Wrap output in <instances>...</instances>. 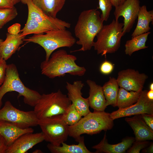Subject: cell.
Returning a JSON list of instances; mask_svg holds the SVG:
<instances>
[{
	"instance_id": "4",
	"label": "cell",
	"mask_w": 153,
	"mask_h": 153,
	"mask_svg": "<svg viewBox=\"0 0 153 153\" xmlns=\"http://www.w3.org/2000/svg\"><path fill=\"white\" fill-rule=\"evenodd\" d=\"M12 91L18 93V97L23 96L24 103L32 107L38 102L41 95L37 91L25 86L20 79L16 66L13 63L7 65L5 79L0 87V109L3 96Z\"/></svg>"
},
{
	"instance_id": "28",
	"label": "cell",
	"mask_w": 153,
	"mask_h": 153,
	"mask_svg": "<svg viewBox=\"0 0 153 153\" xmlns=\"http://www.w3.org/2000/svg\"><path fill=\"white\" fill-rule=\"evenodd\" d=\"M62 119L69 126L76 124L82 118V116L72 103L66 112L61 115Z\"/></svg>"
},
{
	"instance_id": "41",
	"label": "cell",
	"mask_w": 153,
	"mask_h": 153,
	"mask_svg": "<svg viewBox=\"0 0 153 153\" xmlns=\"http://www.w3.org/2000/svg\"><path fill=\"white\" fill-rule=\"evenodd\" d=\"M3 41V40L0 39V60L2 58L1 46V43Z\"/></svg>"
},
{
	"instance_id": "16",
	"label": "cell",
	"mask_w": 153,
	"mask_h": 153,
	"mask_svg": "<svg viewBox=\"0 0 153 153\" xmlns=\"http://www.w3.org/2000/svg\"><path fill=\"white\" fill-rule=\"evenodd\" d=\"M125 120L133 130L135 141L153 140V130L146 124L141 114L126 118Z\"/></svg>"
},
{
	"instance_id": "38",
	"label": "cell",
	"mask_w": 153,
	"mask_h": 153,
	"mask_svg": "<svg viewBox=\"0 0 153 153\" xmlns=\"http://www.w3.org/2000/svg\"><path fill=\"white\" fill-rule=\"evenodd\" d=\"M126 0H110L112 6L116 7L123 4Z\"/></svg>"
},
{
	"instance_id": "45",
	"label": "cell",
	"mask_w": 153,
	"mask_h": 153,
	"mask_svg": "<svg viewBox=\"0 0 153 153\" xmlns=\"http://www.w3.org/2000/svg\"><path fill=\"white\" fill-rule=\"evenodd\" d=\"M1 28V26L0 25V29Z\"/></svg>"
},
{
	"instance_id": "36",
	"label": "cell",
	"mask_w": 153,
	"mask_h": 153,
	"mask_svg": "<svg viewBox=\"0 0 153 153\" xmlns=\"http://www.w3.org/2000/svg\"><path fill=\"white\" fill-rule=\"evenodd\" d=\"M8 147L5 139L0 135V153H6Z\"/></svg>"
},
{
	"instance_id": "18",
	"label": "cell",
	"mask_w": 153,
	"mask_h": 153,
	"mask_svg": "<svg viewBox=\"0 0 153 153\" xmlns=\"http://www.w3.org/2000/svg\"><path fill=\"white\" fill-rule=\"evenodd\" d=\"M86 83L90 88L88 98L90 107L94 111H104L107 106L102 86L90 80H88Z\"/></svg>"
},
{
	"instance_id": "37",
	"label": "cell",
	"mask_w": 153,
	"mask_h": 153,
	"mask_svg": "<svg viewBox=\"0 0 153 153\" xmlns=\"http://www.w3.org/2000/svg\"><path fill=\"white\" fill-rule=\"evenodd\" d=\"M14 6L10 0H0V8H12Z\"/></svg>"
},
{
	"instance_id": "31",
	"label": "cell",
	"mask_w": 153,
	"mask_h": 153,
	"mask_svg": "<svg viewBox=\"0 0 153 153\" xmlns=\"http://www.w3.org/2000/svg\"><path fill=\"white\" fill-rule=\"evenodd\" d=\"M150 144L147 140L135 141L127 150L128 153H139L141 150L147 147Z\"/></svg>"
},
{
	"instance_id": "44",
	"label": "cell",
	"mask_w": 153,
	"mask_h": 153,
	"mask_svg": "<svg viewBox=\"0 0 153 153\" xmlns=\"http://www.w3.org/2000/svg\"><path fill=\"white\" fill-rule=\"evenodd\" d=\"M150 90H153V83H151L149 86Z\"/></svg>"
},
{
	"instance_id": "1",
	"label": "cell",
	"mask_w": 153,
	"mask_h": 153,
	"mask_svg": "<svg viewBox=\"0 0 153 153\" xmlns=\"http://www.w3.org/2000/svg\"><path fill=\"white\" fill-rule=\"evenodd\" d=\"M103 22L97 9L82 12L74 28L75 36L78 39L76 43L81 45V47L71 52L91 50L93 46L95 38L103 25Z\"/></svg>"
},
{
	"instance_id": "43",
	"label": "cell",
	"mask_w": 153,
	"mask_h": 153,
	"mask_svg": "<svg viewBox=\"0 0 153 153\" xmlns=\"http://www.w3.org/2000/svg\"><path fill=\"white\" fill-rule=\"evenodd\" d=\"M32 153H42L43 152L40 150L39 149H36L33 151Z\"/></svg>"
},
{
	"instance_id": "47",
	"label": "cell",
	"mask_w": 153,
	"mask_h": 153,
	"mask_svg": "<svg viewBox=\"0 0 153 153\" xmlns=\"http://www.w3.org/2000/svg\"></svg>"
},
{
	"instance_id": "9",
	"label": "cell",
	"mask_w": 153,
	"mask_h": 153,
	"mask_svg": "<svg viewBox=\"0 0 153 153\" xmlns=\"http://www.w3.org/2000/svg\"><path fill=\"white\" fill-rule=\"evenodd\" d=\"M39 119L33 110L24 111L14 107L11 103L6 101L0 109V121L10 123L20 128L25 129L36 126Z\"/></svg>"
},
{
	"instance_id": "32",
	"label": "cell",
	"mask_w": 153,
	"mask_h": 153,
	"mask_svg": "<svg viewBox=\"0 0 153 153\" xmlns=\"http://www.w3.org/2000/svg\"><path fill=\"white\" fill-rule=\"evenodd\" d=\"M114 68V65L107 60H105L101 64L99 67L100 72L104 75H107L110 74Z\"/></svg>"
},
{
	"instance_id": "17",
	"label": "cell",
	"mask_w": 153,
	"mask_h": 153,
	"mask_svg": "<svg viewBox=\"0 0 153 153\" xmlns=\"http://www.w3.org/2000/svg\"><path fill=\"white\" fill-rule=\"evenodd\" d=\"M135 138L127 137L123 139L120 143L116 144H110L107 141V135L105 133L103 139L99 143L92 147L96 150L95 153H123L132 145L135 141Z\"/></svg>"
},
{
	"instance_id": "13",
	"label": "cell",
	"mask_w": 153,
	"mask_h": 153,
	"mask_svg": "<svg viewBox=\"0 0 153 153\" xmlns=\"http://www.w3.org/2000/svg\"><path fill=\"white\" fill-rule=\"evenodd\" d=\"M145 74L132 69L119 71L116 79L119 86L128 91L141 92L148 78Z\"/></svg>"
},
{
	"instance_id": "6",
	"label": "cell",
	"mask_w": 153,
	"mask_h": 153,
	"mask_svg": "<svg viewBox=\"0 0 153 153\" xmlns=\"http://www.w3.org/2000/svg\"><path fill=\"white\" fill-rule=\"evenodd\" d=\"M123 23L114 19L110 24L103 25L96 36L97 40L93 46L98 54L106 56V54L118 50L123 36Z\"/></svg>"
},
{
	"instance_id": "15",
	"label": "cell",
	"mask_w": 153,
	"mask_h": 153,
	"mask_svg": "<svg viewBox=\"0 0 153 153\" xmlns=\"http://www.w3.org/2000/svg\"><path fill=\"white\" fill-rule=\"evenodd\" d=\"M44 141V138L42 132L26 133L20 137L8 146L6 153H25Z\"/></svg>"
},
{
	"instance_id": "33",
	"label": "cell",
	"mask_w": 153,
	"mask_h": 153,
	"mask_svg": "<svg viewBox=\"0 0 153 153\" xmlns=\"http://www.w3.org/2000/svg\"><path fill=\"white\" fill-rule=\"evenodd\" d=\"M6 61L3 58L0 60V86L3 83L5 77L7 65Z\"/></svg>"
},
{
	"instance_id": "26",
	"label": "cell",
	"mask_w": 153,
	"mask_h": 153,
	"mask_svg": "<svg viewBox=\"0 0 153 153\" xmlns=\"http://www.w3.org/2000/svg\"><path fill=\"white\" fill-rule=\"evenodd\" d=\"M150 33L149 31L132 37L131 39L128 40L125 45L126 54L131 56L135 52L147 48L146 43Z\"/></svg>"
},
{
	"instance_id": "23",
	"label": "cell",
	"mask_w": 153,
	"mask_h": 153,
	"mask_svg": "<svg viewBox=\"0 0 153 153\" xmlns=\"http://www.w3.org/2000/svg\"><path fill=\"white\" fill-rule=\"evenodd\" d=\"M36 7L47 15L56 18L63 8L66 0H31Z\"/></svg>"
},
{
	"instance_id": "5",
	"label": "cell",
	"mask_w": 153,
	"mask_h": 153,
	"mask_svg": "<svg viewBox=\"0 0 153 153\" xmlns=\"http://www.w3.org/2000/svg\"><path fill=\"white\" fill-rule=\"evenodd\" d=\"M24 41L38 44L42 47L46 52L45 60H48L53 52L61 47L70 48L76 42L75 38L71 32L64 29L48 31L45 34H34L24 38Z\"/></svg>"
},
{
	"instance_id": "11",
	"label": "cell",
	"mask_w": 153,
	"mask_h": 153,
	"mask_svg": "<svg viewBox=\"0 0 153 153\" xmlns=\"http://www.w3.org/2000/svg\"><path fill=\"white\" fill-rule=\"evenodd\" d=\"M148 91L142 90L137 102L130 107L119 109L110 113L113 120L126 116L143 114L153 115V100L149 99L146 95Z\"/></svg>"
},
{
	"instance_id": "25",
	"label": "cell",
	"mask_w": 153,
	"mask_h": 153,
	"mask_svg": "<svg viewBox=\"0 0 153 153\" xmlns=\"http://www.w3.org/2000/svg\"><path fill=\"white\" fill-rule=\"evenodd\" d=\"M129 91L122 88H119L117 100V106L119 109L127 108L136 103L142 91Z\"/></svg>"
},
{
	"instance_id": "20",
	"label": "cell",
	"mask_w": 153,
	"mask_h": 153,
	"mask_svg": "<svg viewBox=\"0 0 153 153\" xmlns=\"http://www.w3.org/2000/svg\"><path fill=\"white\" fill-rule=\"evenodd\" d=\"M136 26L131 35L132 37L149 31V25L153 21V11H148L145 5L141 6L138 14Z\"/></svg>"
},
{
	"instance_id": "22",
	"label": "cell",
	"mask_w": 153,
	"mask_h": 153,
	"mask_svg": "<svg viewBox=\"0 0 153 153\" xmlns=\"http://www.w3.org/2000/svg\"><path fill=\"white\" fill-rule=\"evenodd\" d=\"M77 142V144L69 145L63 142L61 146H56L49 143L47 146L52 153H93L86 146L83 137H80Z\"/></svg>"
},
{
	"instance_id": "8",
	"label": "cell",
	"mask_w": 153,
	"mask_h": 153,
	"mask_svg": "<svg viewBox=\"0 0 153 153\" xmlns=\"http://www.w3.org/2000/svg\"><path fill=\"white\" fill-rule=\"evenodd\" d=\"M61 115L39 119L38 122L44 141L56 146L61 145L69 136V126L62 119Z\"/></svg>"
},
{
	"instance_id": "42",
	"label": "cell",
	"mask_w": 153,
	"mask_h": 153,
	"mask_svg": "<svg viewBox=\"0 0 153 153\" xmlns=\"http://www.w3.org/2000/svg\"><path fill=\"white\" fill-rule=\"evenodd\" d=\"M12 4L14 5L21 1V0H10Z\"/></svg>"
},
{
	"instance_id": "27",
	"label": "cell",
	"mask_w": 153,
	"mask_h": 153,
	"mask_svg": "<svg viewBox=\"0 0 153 153\" xmlns=\"http://www.w3.org/2000/svg\"><path fill=\"white\" fill-rule=\"evenodd\" d=\"M50 31L51 30L37 22L27 18L24 27L20 30V35L22 36L25 37L26 35L30 34H43Z\"/></svg>"
},
{
	"instance_id": "39",
	"label": "cell",
	"mask_w": 153,
	"mask_h": 153,
	"mask_svg": "<svg viewBox=\"0 0 153 153\" xmlns=\"http://www.w3.org/2000/svg\"><path fill=\"white\" fill-rule=\"evenodd\" d=\"M147 148L144 149L143 152L153 153V143H152L147 147Z\"/></svg>"
},
{
	"instance_id": "2",
	"label": "cell",
	"mask_w": 153,
	"mask_h": 153,
	"mask_svg": "<svg viewBox=\"0 0 153 153\" xmlns=\"http://www.w3.org/2000/svg\"><path fill=\"white\" fill-rule=\"evenodd\" d=\"M77 59L75 56L68 54L65 50H59L52 53L48 60L41 62V74L52 79L63 76L66 74L83 76L86 69L84 67L76 64Z\"/></svg>"
},
{
	"instance_id": "3",
	"label": "cell",
	"mask_w": 153,
	"mask_h": 153,
	"mask_svg": "<svg viewBox=\"0 0 153 153\" xmlns=\"http://www.w3.org/2000/svg\"><path fill=\"white\" fill-rule=\"evenodd\" d=\"M114 126L113 120L110 113L103 111H90L81 118L75 124L69 126V136L77 142L82 134L93 135L102 131L111 129Z\"/></svg>"
},
{
	"instance_id": "24",
	"label": "cell",
	"mask_w": 153,
	"mask_h": 153,
	"mask_svg": "<svg viewBox=\"0 0 153 153\" xmlns=\"http://www.w3.org/2000/svg\"><path fill=\"white\" fill-rule=\"evenodd\" d=\"M119 86L116 79L111 77H109V81L102 86L107 106L109 105L114 107L117 106Z\"/></svg>"
},
{
	"instance_id": "10",
	"label": "cell",
	"mask_w": 153,
	"mask_h": 153,
	"mask_svg": "<svg viewBox=\"0 0 153 153\" xmlns=\"http://www.w3.org/2000/svg\"><path fill=\"white\" fill-rule=\"evenodd\" d=\"M27 4L28 9V18H29L48 28L50 30L64 29L71 27V24L57 18L50 16L36 7L31 0H22Z\"/></svg>"
},
{
	"instance_id": "34",
	"label": "cell",
	"mask_w": 153,
	"mask_h": 153,
	"mask_svg": "<svg viewBox=\"0 0 153 153\" xmlns=\"http://www.w3.org/2000/svg\"><path fill=\"white\" fill-rule=\"evenodd\" d=\"M20 24L18 23H15L9 27L7 31L8 33L16 35L18 34L20 32Z\"/></svg>"
},
{
	"instance_id": "35",
	"label": "cell",
	"mask_w": 153,
	"mask_h": 153,
	"mask_svg": "<svg viewBox=\"0 0 153 153\" xmlns=\"http://www.w3.org/2000/svg\"><path fill=\"white\" fill-rule=\"evenodd\" d=\"M141 115L146 124L153 130V115L143 114Z\"/></svg>"
},
{
	"instance_id": "46",
	"label": "cell",
	"mask_w": 153,
	"mask_h": 153,
	"mask_svg": "<svg viewBox=\"0 0 153 153\" xmlns=\"http://www.w3.org/2000/svg\"></svg>"
},
{
	"instance_id": "21",
	"label": "cell",
	"mask_w": 153,
	"mask_h": 153,
	"mask_svg": "<svg viewBox=\"0 0 153 153\" xmlns=\"http://www.w3.org/2000/svg\"><path fill=\"white\" fill-rule=\"evenodd\" d=\"M24 38L20 33L16 35L7 33L5 40L1 44L2 58L5 60L9 59L23 43Z\"/></svg>"
},
{
	"instance_id": "29",
	"label": "cell",
	"mask_w": 153,
	"mask_h": 153,
	"mask_svg": "<svg viewBox=\"0 0 153 153\" xmlns=\"http://www.w3.org/2000/svg\"><path fill=\"white\" fill-rule=\"evenodd\" d=\"M18 12L14 7L12 8H0V25L2 27L17 16Z\"/></svg>"
},
{
	"instance_id": "30",
	"label": "cell",
	"mask_w": 153,
	"mask_h": 153,
	"mask_svg": "<svg viewBox=\"0 0 153 153\" xmlns=\"http://www.w3.org/2000/svg\"><path fill=\"white\" fill-rule=\"evenodd\" d=\"M99 6L97 9H100L101 14L100 17L103 21H107L108 20L112 10V5L110 0H98Z\"/></svg>"
},
{
	"instance_id": "14",
	"label": "cell",
	"mask_w": 153,
	"mask_h": 153,
	"mask_svg": "<svg viewBox=\"0 0 153 153\" xmlns=\"http://www.w3.org/2000/svg\"><path fill=\"white\" fill-rule=\"evenodd\" d=\"M66 88L67 90V97L77 110L82 116H84L90 112L88 98L82 96L81 90L84 84L81 80L74 81L73 84L67 82Z\"/></svg>"
},
{
	"instance_id": "40",
	"label": "cell",
	"mask_w": 153,
	"mask_h": 153,
	"mask_svg": "<svg viewBox=\"0 0 153 153\" xmlns=\"http://www.w3.org/2000/svg\"><path fill=\"white\" fill-rule=\"evenodd\" d=\"M146 95L149 99L153 100V90H150L149 91H148Z\"/></svg>"
},
{
	"instance_id": "7",
	"label": "cell",
	"mask_w": 153,
	"mask_h": 153,
	"mask_svg": "<svg viewBox=\"0 0 153 153\" xmlns=\"http://www.w3.org/2000/svg\"><path fill=\"white\" fill-rule=\"evenodd\" d=\"M71 104L67 96L60 90L48 94H43L35 105L34 110L39 119L64 113Z\"/></svg>"
},
{
	"instance_id": "19",
	"label": "cell",
	"mask_w": 153,
	"mask_h": 153,
	"mask_svg": "<svg viewBox=\"0 0 153 153\" xmlns=\"http://www.w3.org/2000/svg\"><path fill=\"white\" fill-rule=\"evenodd\" d=\"M33 131V129L31 127L23 129L9 122L0 121V135L5 139L8 146L22 135Z\"/></svg>"
},
{
	"instance_id": "12",
	"label": "cell",
	"mask_w": 153,
	"mask_h": 153,
	"mask_svg": "<svg viewBox=\"0 0 153 153\" xmlns=\"http://www.w3.org/2000/svg\"><path fill=\"white\" fill-rule=\"evenodd\" d=\"M139 0H126L122 5L115 7V20L120 16L124 18L123 34L130 32L137 18L141 7Z\"/></svg>"
}]
</instances>
